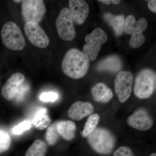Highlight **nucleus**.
I'll return each instance as SVG.
<instances>
[{
	"label": "nucleus",
	"instance_id": "19",
	"mask_svg": "<svg viewBox=\"0 0 156 156\" xmlns=\"http://www.w3.org/2000/svg\"><path fill=\"white\" fill-rule=\"evenodd\" d=\"M51 120L48 114L47 109H40L36 114L33 120L32 123L36 128L43 130L48 128Z\"/></svg>",
	"mask_w": 156,
	"mask_h": 156
},
{
	"label": "nucleus",
	"instance_id": "7",
	"mask_svg": "<svg viewBox=\"0 0 156 156\" xmlns=\"http://www.w3.org/2000/svg\"><path fill=\"white\" fill-rule=\"evenodd\" d=\"M56 30L60 38L64 41H72L76 37L74 22L69 9H62L56 21Z\"/></svg>",
	"mask_w": 156,
	"mask_h": 156
},
{
	"label": "nucleus",
	"instance_id": "17",
	"mask_svg": "<svg viewBox=\"0 0 156 156\" xmlns=\"http://www.w3.org/2000/svg\"><path fill=\"white\" fill-rule=\"evenodd\" d=\"M56 127L59 135L65 140H72L75 137L76 126L73 121H60L56 123Z\"/></svg>",
	"mask_w": 156,
	"mask_h": 156
},
{
	"label": "nucleus",
	"instance_id": "12",
	"mask_svg": "<svg viewBox=\"0 0 156 156\" xmlns=\"http://www.w3.org/2000/svg\"><path fill=\"white\" fill-rule=\"evenodd\" d=\"M69 6L73 22L78 25L83 24L89 12V5L83 0H69Z\"/></svg>",
	"mask_w": 156,
	"mask_h": 156
},
{
	"label": "nucleus",
	"instance_id": "21",
	"mask_svg": "<svg viewBox=\"0 0 156 156\" xmlns=\"http://www.w3.org/2000/svg\"><path fill=\"white\" fill-rule=\"evenodd\" d=\"M100 120V116L98 114H93L89 115L85 123L84 129L82 131V135L87 137L96 128Z\"/></svg>",
	"mask_w": 156,
	"mask_h": 156
},
{
	"label": "nucleus",
	"instance_id": "23",
	"mask_svg": "<svg viewBox=\"0 0 156 156\" xmlns=\"http://www.w3.org/2000/svg\"><path fill=\"white\" fill-rule=\"evenodd\" d=\"M11 141L9 134L6 131L0 129V154L9 150L11 147Z\"/></svg>",
	"mask_w": 156,
	"mask_h": 156
},
{
	"label": "nucleus",
	"instance_id": "28",
	"mask_svg": "<svg viewBox=\"0 0 156 156\" xmlns=\"http://www.w3.org/2000/svg\"><path fill=\"white\" fill-rule=\"evenodd\" d=\"M30 90V86L28 84H23L20 88L19 91L14 99L17 101H21L27 94Z\"/></svg>",
	"mask_w": 156,
	"mask_h": 156
},
{
	"label": "nucleus",
	"instance_id": "31",
	"mask_svg": "<svg viewBox=\"0 0 156 156\" xmlns=\"http://www.w3.org/2000/svg\"><path fill=\"white\" fill-rule=\"evenodd\" d=\"M111 2H112L114 4L116 5V4H119L120 2H121V1H119V0H112Z\"/></svg>",
	"mask_w": 156,
	"mask_h": 156
},
{
	"label": "nucleus",
	"instance_id": "9",
	"mask_svg": "<svg viewBox=\"0 0 156 156\" xmlns=\"http://www.w3.org/2000/svg\"><path fill=\"white\" fill-rule=\"evenodd\" d=\"M24 30L27 37L34 46L42 49L48 47L50 39L39 24L33 22L27 23Z\"/></svg>",
	"mask_w": 156,
	"mask_h": 156
},
{
	"label": "nucleus",
	"instance_id": "20",
	"mask_svg": "<svg viewBox=\"0 0 156 156\" xmlns=\"http://www.w3.org/2000/svg\"><path fill=\"white\" fill-rule=\"evenodd\" d=\"M47 151L46 142L42 140L37 139L28 148L25 156H45Z\"/></svg>",
	"mask_w": 156,
	"mask_h": 156
},
{
	"label": "nucleus",
	"instance_id": "15",
	"mask_svg": "<svg viewBox=\"0 0 156 156\" xmlns=\"http://www.w3.org/2000/svg\"><path fill=\"white\" fill-rule=\"evenodd\" d=\"M92 94L95 101L101 103L108 102L113 97L111 89L103 83H99L92 87Z\"/></svg>",
	"mask_w": 156,
	"mask_h": 156
},
{
	"label": "nucleus",
	"instance_id": "32",
	"mask_svg": "<svg viewBox=\"0 0 156 156\" xmlns=\"http://www.w3.org/2000/svg\"><path fill=\"white\" fill-rule=\"evenodd\" d=\"M13 2H15V3H18L22 2V1H21V0H20V1H17V0H15V1H13Z\"/></svg>",
	"mask_w": 156,
	"mask_h": 156
},
{
	"label": "nucleus",
	"instance_id": "26",
	"mask_svg": "<svg viewBox=\"0 0 156 156\" xmlns=\"http://www.w3.org/2000/svg\"><path fill=\"white\" fill-rule=\"evenodd\" d=\"M40 100L44 102H54L58 98V95L55 92H44L40 96Z\"/></svg>",
	"mask_w": 156,
	"mask_h": 156
},
{
	"label": "nucleus",
	"instance_id": "13",
	"mask_svg": "<svg viewBox=\"0 0 156 156\" xmlns=\"http://www.w3.org/2000/svg\"><path fill=\"white\" fill-rule=\"evenodd\" d=\"M94 108L92 103L83 101L74 102L69 108L67 114L72 120L80 121L92 114Z\"/></svg>",
	"mask_w": 156,
	"mask_h": 156
},
{
	"label": "nucleus",
	"instance_id": "33",
	"mask_svg": "<svg viewBox=\"0 0 156 156\" xmlns=\"http://www.w3.org/2000/svg\"><path fill=\"white\" fill-rule=\"evenodd\" d=\"M149 156H156V154L155 153H154L151 154Z\"/></svg>",
	"mask_w": 156,
	"mask_h": 156
},
{
	"label": "nucleus",
	"instance_id": "24",
	"mask_svg": "<svg viewBox=\"0 0 156 156\" xmlns=\"http://www.w3.org/2000/svg\"><path fill=\"white\" fill-rule=\"evenodd\" d=\"M145 41V38L143 34L132 35L129 44L131 48H137L142 46Z\"/></svg>",
	"mask_w": 156,
	"mask_h": 156
},
{
	"label": "nucleus",
	"instance_id": "11",
	"mask_svg": "<svg viewBox=\"0 0 156 156\" xmlns=\"http://www.w3.org/2000/svg\"><path fill=\"white\" fill-rule=\"evenodd\" d=\"M25 81V76L21 73H16L12 74L3 86L2 91L3 97L9 101L14 100Z\"/></svg>",
	"mask_w": 156,
	"mask_h": 156
},
{
	"label": "nucleus",
	"instance_id": "16",
	"mask_svg": "<svg viewBox=\"0 0 156 156\" xmlns=\"http://www.w3.org/2000/svg\"><path fill=\"white\" fill-rule=\"evenodd\" d=\"M122 63L120 58L116 55L106 57L98 63L97 69L100 71L116 73L121 69Z\"/></svg>",
	"mask_w": 156,
	"mask_h": 156
},
{
	"label": "nucleus",
	"instance_id": "4",
	"mask_svg": "<svg viewBox=\"0 0 156 156\" xmlns=\"http://www.w3.org/2000/svg\"><path fill=\"white\" fill-rule=\"evenodd\" d=\"M3 44L10 50L20 51L23 50L25 41L21 30L16 23H6L1 32Z\"/></svg>",
	"mask_w": 156,
	"mask_h": 156
},
{
	"label": "nucleus",
	"instance_id": "27",
	"mask_svg": "<svg viewBox=\"0 0 156 156\" xmlns=\"http://www.w3.org/2000/svg\"><path fill=\"white\" fill-rule=\"evenodd\" d=\"M113 156H135L130 147L122 146L117 149L113 154Z\"/></svg>",
	"mask_w": 156,
	"mask_h": 156
},
{
	"label": "nucleus",
	"instance_id": "6",
	"mask_svg": "<svg viewBox=\"0 0 156 156\" xmlns=\"http://www.w3.org/2000/svg\"><path fill=\"white\" fill-rule=\"evenodd\" d=\"M46 12L44 2L42 0H23L21 13L24 22L38 23L42 21Z\"/></svg>",
	"mask_w": 156,
	"mask_h": 156
},
{
	"label": "nucleus",
	"instance_id": "8",
	"mask_svg": "<svg viewBox=\"0 0 156 156\" xmlns=\"http://www.w3.org/2000/svg\"><path fill=\"white\" fill-rule=\"evenodd\" d=\"M133 75L129 71L120 72L115 81V92L121 103H124L131 96Z\"/></svg>",
	"mask_w": 156,
	"mask_h": 156
},
{
	"label": "nucleus",
	"instance_id": "22",
	"mask_svg": "<svg viewBox=\"0 0 156 156\" xmlns=\"http://www.w3.org/2000/svg\"><path fill=\"white\" fill-rule=\"evenodd\" d=\"M56 123H54L48 126L45 134V139L50 146L55 145L59 138V134L56 130Z\"/></svg>",
	"mask_w": 156,
	"mask_h": 156
},
{
	"label": "nucleus",
	"instance_id": "1",
	"mask_svg": "<svg viewBox=\"0 0 156 156\" xmlns=\"http://www.w3.org/2000/svg\"><path fill=\"white\" fill-rule=\"evenodd\" d=\"M89 61L80 50L72 48L68 50L62 62V69L66 75L73 79H79L86 75Z\"/></svg>",
	"mask_w": 156,
	"mask_h": 156
},
{
	"label": "nucleus",
	"instance_id": "2",
	"mask_svg": "<svg viewBox=\"0 0 156 156\" xmlns=\"http://www.w3.org/2000/svg\"><path fill=\"white\" fill-rule=\"evenodd\" d=\"M90 145L98 153L108 154L111 153L115 144L113 134L104 128H95L88 136Z\"/></svg>",
	"mask_w": 156,
	"mask_h": 156
},
{
	"label": "nucleus",
	"instance_id": "10",
	"mask_svg": "<svg viewBox=\"0 0 156 156\" xmlns=\"http://www.w3.org/2000/svg\"><path fill=\"white\" fill-rule=\"evenodd\" d=\"M128 125L139 131H147L154 124L152 118L144 109L136 110L127 119Z\"/></svg>",
	"mask_w": 156,
	"mask_h": 156
},
{
	"label": "nucleus",
	"instance_id": "3",
	"mask_svg": "<svg viewBox=\"0 0 156 156\" xmlns=\"http://www.w3.org/2000/svg\"><path fill=\"white\" fill-rule=\"evenodd\" d=\"M156 83V73L149 69L142 70L135 78L134 94L140 99L149 98L155 90Z\"/></svg>",
	"mask_w": 156,
	"mask_h": 156
},
{
	"label": "nucleus",
	"instance_id": "5",
	"mask_svg": "<svg viewBox=\"0 0 156 156\" xmlns=\"http://www.w3.org/2000/svg\"><path fill=\"white\" fill-rule=\"evenodd\" d=\"M108 40V36L103 30L95 29L85 38L87 44L83 47L84 54L89 61H94L97 58L101 49V45Z\"/></svg>",
	"mask_w": 156,
	"mask_h": 156
},
{
	"label": "nucleus",
	"instance_id": "29",
	"mask_svg": "<svg viewBox=\"0 0 156 156\" xmlns=\"http://www.w3.org/2000/svg\"><path fill=\"white\" fill-rule=\"evenodd\" d=\"M148 7L151 11L154 13H156V1L155 0H151L148 1Z\"/></svg>",
	"mask_w": 156,
	"mask_h": 156
},
{
	"label": "nucleus",
	"instance_id": "18",
	"mask_svg": "<svg viewBox=\"0 0 156 156\" xmlns=\"http://www.w3.org/2000/svg\"><path fill=\"white\" fill-rule=\"evenodd\" d=\"M104 17L113 28L116 35L120 36L122 34L125 25V20L124 15H115L112 13H106L104 15Z\"/></svg>",
	"mask_w": 156,
	"mask_h": 156
},
{
	"label": "nucleus",
	"instance_id": "30",
	"mask_svg": "<svg viewBox=\"0 0 156 156\" xmlns=\"http://www.w3.org/2000/svg\"><path fill=\"white\" fill-rule=\"evenodd\" d=\"M99 1L106 5H109L111 2V1H109V0H99Z\"/></svg>",
	"mask_w": 156,
	"mask_h": 156
},
{
	"label": "nucleus",
	"instance_id": "14",
	"mask_svg": "<svg viewBox=\"0 0 156 156\" xmlns=\"http://www.w3.org/2000/svg\"><path fill=\"white\" fill-rule=\"evenodd\" d=\"M147 20L145 18L142 17L136 21L134 16L129 15L125 20L124 30L129 34H143L147 28Z\"/></svg>",
	"mask_w": 156,
	"mask_h": 156
},
{
	"label": "nucleus",
	"instance_id": "25",
	"mask_svg": "<svg viewBox=\"0 0 156 156\" xmlns=\"http://www.w3.org/2000/svg\"><path fill=\"white\" fill-rule=\"evenodd\" d=\"M31 122L30 121H24L19 125L15 126L13 129V132L14 134L20 135L24 131L30 130L31 128Z\"/></svg>",
	"mask_w": 156,
	"mask_h": 156
}]
</instances>
